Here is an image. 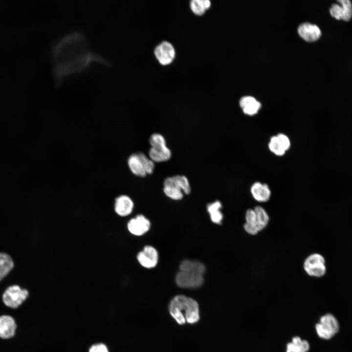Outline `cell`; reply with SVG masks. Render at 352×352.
<instances>
[{
    "label": "cell",
    "mask_w": 352,
    "mask_h": 352,
    "mask_svg": "<svg viewBox=\"0 0 352 352\" xmlns=\"http://www.w3.org/2000/svg\"><path fill=\"white\" fill-rule=\"evenodd\" d=\"M303 267L309 276L322 277L325 275L327 270L325 259L320 254H311L304 261Z\"/></svg>",
    "instance_id": "4"
},
{
    "label": "cell",
    "mask_w": 352,
    "mask_h": 352,
    "mask_svg": "<svg viewBox=\"0 0 352 352\" xmlns=\"http://www.w3.org/2000/svg\"><path fill=\"white\" fill-rule=\"evenodd\" d=\"M315 329L320 338L329 340L338 332L339 325L333 315L327 313L320 317L319 322L315 325Z\"/></svg>",
    "instance_id": "3"
},
{
    "label": "cell",
    "mask_w": 352,
    "mask_h": 352,
    "mask_svg": "<svg viewBox=\"0 0 352 352\" xmlns=\"http://www.w3.org/2000/svg\"><path fill=\"white\" fill-rule=\"evenodd\" d=\"M52 73L56 83L83 72L93 64L107 65L108 62L92 48L82 33H67L53 45L51 51Z\"/></svg>",
    "instance_id": "1"
},
{
    "label": "cell",
    "mask_w": 352,
    "mask_h": 352,
    "mask_svg": "<svg viewBox=\"0 0 352 352\" xmlns=\"http://www.w3.org/2000/svg\"><path fill=\"white\" fill-rule=\"evenodd\" d=\"M203 282V275L193 271L179 270L176 276V284L182 288H197L200 286Z\"/></svg>",
    "instance_id": "6"
},
{
    "label": "cell",
    "mask_w": 352,
    "mask_h": 352,
    "mask_svg": "<svg viewBox=\"0 0 352 352\" xmlns=\"http://www.w3.org/2000/svg\"><path fill=\"white\" fill-rule=\"evenodd\" d=\"M298 31L300 36L308 42L315 41L321 35V30L318 26L308 22L301 24Z\"/></svg>",
    "instance_id": "13"
},
{
    "label": "cell",
    "mask_w": 352,
    "mask_h": 352,
    "mask_svg": "<svg viewBox=\"0 0 352 352\" xmlns=\"http://www.w3.org/2000/svg\"><path fill=\"white\" fill-rule=\"evenodd\" d=\"M171 182L186 195L191 192V187L188 178L184 176L177 175L169 177Z\"/></svg>",
    "instance_id": "24"
},
{
    "label": "cell",
    "mask_w": 352,
    "mask_h": 352,
    "mask_svg": "<svg viewBox=\"0 0 352 352\" xmlns=\"http://www.w3.org/2000/svg\"><path fill=\"white\" fill-rule=\"evenodd\" d=\"M28 294L27 289L21 288L18 285H13L4 291L2 299L6 306L16 308L27 299Z\"/></svg>",
    "instance_id": "5"
},
{
    "label": "cell",
    "mask_w": 352,
    "mask_h": 352,
    "mask_svg": "<svg viewBox=\"0 0 352 352\" xmlns=\"http://www.w3.org/2000/svg\"><path fill=\"white\" fill-rule=\"evenodd\" d=\"M163 185V192L170 198L180 200L183 198V192L171 182L169 177L164 180Z\"/></svg>",
    "instance_id": "19"
},
{
    "label": "cell",
    "mask_w": 352,
    "mask_h": 352,
    "mask_svg": "<svg viewBox=\"0 0 352 352\" xmlns=\"http://www.w3.org/2000/svg\"><path fill=\"white\" fill-rule=\"evenodd\" d=\"M171 155V151L166 145L151 147L149 152V158L154 162L167 161Z\"/></svg>",
    "instance_id": "15"
},
{
    "label": "cell",
    "mask_w": 352,
    "mask_h": 352,
    "mask_svg": "<svg viewBox=\"0 0 352 352\" xmlns=\"http://www.w3.org/2000/svg\"><path fill=\"white\" fill-rule=\"evenodd\" d=\"M151 147L166 145L164 137L161 134L155 133L151 135L149 139Z\"/></svg>",
    "instance_id": "29"
},
{
    "label": "cell",
    "mask_w": 352,
    "mask_h": 352,
    "mask_svg": "<svg viewBox=\"0 0 352 352\" xmlns=\"http://www.w3.org/2000/svg\"><path fill=\"white\" fill-rule=\"evenodd\" d=\"M127 162L129 168L133 175L140 177H145L147 175L138 153L131 154Z\"/></svg>",
    "instance_id": "16"
},
{
    "label": "cell",
    "mask_w": 352,
    "mask_h": 352,
    "mask_svg": "<svg viewBox=\"0 0 352 352\" xmlns=\"http://www.w3.org/2000/svg\"><path fill=\"white\" fill-rule=\"evenodd\" d=\"M221 207V203L219 200L210 203L207 206L210 219L214 223L220 224L222 223L223 214L220 211Z\"/></svg>",
    "instance_id": "20"
},
{
    "label": "cell",
    "mask_w": 352,
    "mask_h": 352,
    "mask_svg": "<svg viewBox=\"0 0 352 352\" xmlns=\"http://www.w3.org/2000/svg\"><path fill=\"white\" fill-rule=\"evenodd\" d=\"M256 215L257 227L259 231L263 230L269 222V216L265 210L261 206H256L253 209Z\"/></svg>",
    "instance_id": "23"
},
{
    "label": "cell",
    "mask_w": 352,
    "mask_h": 352,
    "mask_svg": "<svg viewBox=\"0 0 352 352\" xmlns=\"http://www.w3.org/2000/svg\"><path fill=\"white\" fill-rule=\"evenodd\" d=\"M134 203L132 198L127 195H122L115 199L114 210L120 217H126L132 213Z\"/></svg>",
    "instance_id": "10"
},
{
    "label": "cell",
    "mask_w": 352,
    "mask_h": 352,
    "mask_svg": "<svg viewBox=\"0 0 352 352\" xmlns=\"http://www.w3.org/2000/svg\"><path fill=\"white\" fill-rule=\"evenodd\" d=\"M169 311L176 322L182 325L186 322L195 323L199 319V307L194 299L183 295L174 297L169 305Z\"/></svg>",
    "instance_id": "2"
},
{
    "label": "cell",
    "mask_w": 352,
    "mask_h": 352,
    "mask_svg": "<svg viewBox=\"0 0 352 352\" xmlns=\"http://www.w3.org/2000/svg\"><path fill=\"white\" fill-rule=\"evenodd\" d=\"M342 9V20L349 21L352 17V3L350 0H338Z\"/></svg>",
    "instance_id": "27"
},
{
    "label": "cell",
    "mask_w": 352,
    "mask_h": 352,
    "mask_svg": "<svg viewBox=\"0 0 352 352\" xmlns=\"http://www.w3.org/2000/svg\"><path fill=\"white\" fill-rule=\"evenodd\" d=\"M245 222L243 225L245 231L251 235H255L259 231L257 227L256 215L253 209H248L245 214Z\"/></svg>",
    "instance_id": "18"
},
{
    "label": "cell",
    "mask_w": 352,
    "mask_h": 352,
    "mask_svg": "<svg viewBox=\"0 0 352 352\" xmlns=\"http://www.w3.org/2000/svg\"><path fill=\"white\" fill-rule=\"evenodd\" d=\"M137 259L143 267L152 268L157 264L158 254L154 247L151 245H146L137 254Z\"/></svg>",
    "instance_id": "7"
},
{
    "label": "cell",
    "mask_w": 352,
    "mask_h": 352,
    "mask_svg": "<svg viewBox=\"0 0 352 352\" xmlns=\"http://www.w3.org/2000/svg\"><path fill=\"white\" fill-rule=\"evenodd\" d=\"M17 325L14 319L7 315L0 316V338L7 339L14 336Z\"/></svg>",
    "instance_id": "12"
},
{
    "label": "cell",
    "mask_w": 352,
    "mask_h": 352,
    "mask_svg": "<svg viewBox=\"0 0 352 352\" xmlns=\"http://www.w3.org/2000/svg\"><path fill=\"white\" fill-rule=\"evenodd\" d=\"M276 136L284 150L286 152L288 151L291 147V141L288 136L286 134L281 132L277 134Z\"/></svg>",
    "instance_id": "30"
},
{
    "label": "cell",
    "mask_w": 352,
    "mask_h": 352,
    "mask_svg": "<svg viewBox=\"0 0 352 352\" xmlns=\"http://www.w3.org/2000/svg\"><path fill=\"white\" fill-rule=\"evenodd\" d=\"M154 55L160 64L165 66L173 61L175 56V51L170 43L163 42L155 47Z\"/></svg>",
    "instance_id": "9"
},
{
    "label": "cell",
    "mask_w": 352,
    "mask_h": 352,
    "mask_svg": "<svg viewBox=\"0 0 352 352\" xmlns=\"http://www.w3.org/2000/svg\"><path fill=\"white\" fill-rule=\"evenodd\" d=\"M14 262L7 254L0 252V281L13 269Z\"/></svg>",
    "instance_id": "21"
},
{
    "label": "cell",
    "mask_w": 352,
    "mask_h": 352,
    "mask_svg": "<svg viewBox=\"0 0 352 352\" xmlns=\"http://www.w3.org/2000/svg\"><path fill=\"white\" fill-rule=\"evenodd\" d=\"M341 7L339 4H333L330 9L331 16L337 20H342V11Z\"/></svg>",
    "instance_id": "31"
},
{
    "label": "cell",
    "mask_w": 352,
    "mask_h": 352,
    "mask_svg": "<svg viewBox=\"0 0 352 352\" xmlns=\"http://www.w3.org/2000/svg\"><path fill=\"white\" fill-rule=\"evenodd\" d=\"M138 154L142 161L147 175L152 174L154 169V162L144 154L142 153H138Z\"/></svg>",
    "instance_id": "28"
},
{
    "label": "cell",
    "mask_w": 352,
    "mask_h": 352,
    "mask_svg": "<svg viewBox=\"0 0 352 352\" xmlns=\"http://www.w3.org/2000/svg\"><path fill=\"white\" fill-rule=\"evenodd\" d=\"M150 227V222L143 215H138L131 219L127 223L128 231L132 234L140 236L148 231Z\"/></svg>",
    "instance_id": "8"
},
{
    "label": "cell",
    "mask_w": 352,
    "mask_h": 352,
    "mask_svg": "<svg viewBox=\"0 0 352 352\" xmlns=\"http://www.w3.org/2000/svg\"><path fill=\"white\" fill-rule=\"evenodd\" d=\"M250 193L253 198L259 202L268 201L271 195V191L266 183L259 181L254 182L250 187Z\"/></svg>",
    "instance_id": "11"
},
{
    "label": "cell",
    "mask_w": 352,
    "mask_h": 352,
    "mask_svg": "<svg viewBox=\"0 0 352 352\" xmlns=\"http://www.w3.org/2000/svg\"><path fill=\"white\" fill-rule=\"evenodd\" d=\"M310 348L309 342L298 336L292 338L286 346V352H308Z\"/></svg>",
    "instance_id": "17"
},
{
    "label": "cell",
    "mask_w": 352,
    "mask_h": 352,
    "mask_svg": "<svg viewBox=\"0 0 352 352\" xmlns=\"http://www.w3.org/2000/svg\"><path fill=\"white\" fill-rule=\"evenodd\" d=\"M239 104L243 112L248 116L255 115L261 108L260 102L251 96L242 97L240 100Z\"/></svg>",
    "instance_id": "14"
},
{
    "label": "cell",
    "mask_w": 352,
    "mask_h": 352,
    "mask_svg": "<svg viewBox=\"0 0 352 352\" xmlns=\"http://www.w3.org/2000/svg\"><path fill=\"white\" fill-rule=\"evenodd\" d=\"M210 5L211 2L208 0H193L190 3L192 11L198 16L203 15Z\"/></svg>",
    "instance_id": "25"
},
{
    "label": "cell",
    "mask_w": 352,
    "mask_h": 352,
    "mask_svg": "<svg viewBox=\"0 0 352 352\" xmlns=\"http://www.w3.org/2000/svg\"><path fill=\"white\" fill-rule=\"evenodd\" d=\"M179 270H189L204 275L205 266L203 263L197 260H185L179 265Z\"/></svg>",
    "instance_id": "22"
},
{
    "label": "cell",
    "mask_w": 352,
    "mask_h": 352,
    "mask_svg": "<svg viewBox=\"0 0 352 352\" xmlns=\"http://www.w3.org/2000/svg\"><path fill=\"white\" fill-rule=\"evenodd\" d=\"M89 352H109V351L104 344H97L92 346Z\"/></svg>",
    "instance_id": "32"
},
{
    "label": "cell",
    "mask_w": 352,
    "mask_h": 352,
    "mask_svg": "<svg viewBox=\"0 0 352 352\" xmlns=\"http://www.w3.org/2000/svg\"><path fill=\"white\" fill-rule=\"evenodd\" d=\"M268 148L272 153L277 156H282L286 152L281 145L276 135H273L270 138Z\"/></svg>",
    "instance_id": "26"
}]
</instances>
